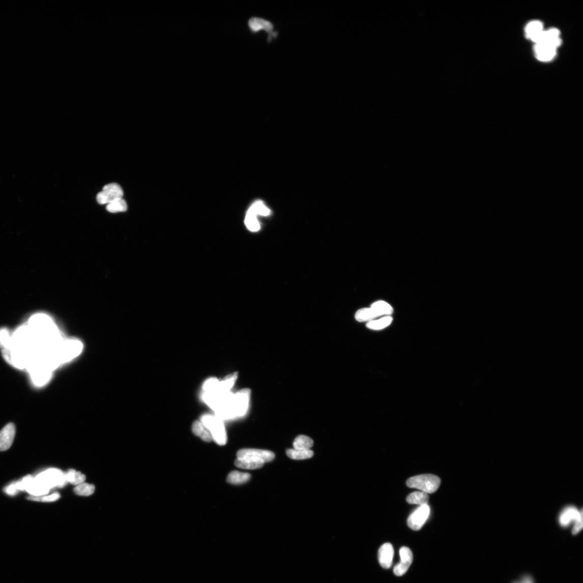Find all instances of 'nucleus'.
Returning <instances> with one entry per match:
<instances>
[{
  "label": "nucleus",
  "instance_id": "f257e3e1",
  "mask_svg": "<svg viewBox=\"0 0 583 583\" xmlns=\"http://www.w3.org/2000/svg\"><path fill=\"white\" fill-rule=\"evenodd\" d=\"M275 457L272 452L257 449H243L237 452L235 464L243 470H257Z\"/></svg>",
  "mask_w": 583,
  "mask_h": 583
},
{
  "label": "nucleus",
  "instance_id": "f03ea898",
  "mask_svg": "<svg viewBox=\"0 0 583 583\" xmlns=\"http://www.w3.org/2000/svg\"><path fill=\"white\" fill-rule=\"evenodd\" d=\"M203 425L209 430L215 443L220 446L225 445L227 436L222 420L210 415H203L200 419Z\"/></svg>",
  "mask_w": 583,
  "mask_h": 583
},
{
  "label": "nucleus",
  "instance_id": "7ed1b4c3",
  "mask_svg": "<svg viewBox=\"0 0 583 583\" xmlns=\"http://www.w3.org/2000/svg\"><path fill=\"white\" fill-rule=\"evenodd\" d=\"M409 487L415 488L427 493L435 492L439 488L441 480L431 474H423L412 477L406 482Z\"/></svg>",
  "mask_w": 583,
  "mask_h": 583
},
{
  "label": "nucleus",
  "instance_id": "20e7f679",
  "mask_svg": "<svg viewBox=\"0 0 583 583\" xmlns=\"http://www.w3.org/2000/svg\"><path fill=\"white\" fill-rule=\"evenodd\" d=\"M83 349L81 341L77 339H65L61 348L62 364L70 363L80 355Z\"/></svg>",
  "mask_w": 583,
  "mask_h": 583
},
{
  "label": "nucleus",
  "instance_id": "39448f33",
  "mask_svg": "<svg viewBox=\"0 0 583 583\" xmlns=\"http://www.w3.org/2000/svg\"><path fill=\"white\" fill-rule=\"evenodd\" d=\"M52 370L38 359L31 364V376L34 384L41 386L46 384L51 378Z\"/></svg>",
  "mask_w": 583,
  "mask_h": 583
},
{
  "label": "nucleus",
  "instance_id": "423d86ee",
  "mask_svg": "<svg viewBox=\"0 0 583 583\" xmlns=\"http://www.w3.org/2000/svg\"><path fill=\"white\" fill-rule=\"evenodd\" d=\"M123 191L117 183H110L105 185L102 191L97 194L96 200L100 205H108L111 201L123 198Z\"/></svg>",
  "mask_w": 583,
  "mask_h": 583
},
{
  "label": "nucleus",
  "instance_id": "0eeeda50",
  "mask_svg": "<svg viewBox=\"0 0 583 583\" xmlns=\"http://www.w3.org/2000/svg\"><path fill=\"white\" fill-rule=\"evenodd\" d=\"M430 515L428 505L420 506L410 516L407 520L409 527L413 531H419L426 523Z\"/></svg>",
  "mask_w": 583,
  "mask_h": 583
},
{
  "label": "nucleus",
  "instance_id": "6e6552de",
  "mask_svg": "<svg viewBox=\"0 0 583 583\" xmlns=\"http://www.w3.org/2000/svg\"><path fill=\"white\" fill-rule=\"evenodd\" d=\"M248 25L250 31L254 33H258L260 31H264L269 34L268 41L271 42L273 39L277 38L278 33L275 32L273 24L269 21L261 18V17H251L248 22Z\"/></svg>",
  "mask_w": 583,
  "mask_h": 583
},
{
  "label": "nucleus",
  "instance_id": "1a4fd4ad",
  "mask_svg": "<svg viewBox=\"0 0 583 583\" xmlns=\"http://www.w3.org/2000/svg\"><path fill=\"white\" fill-rule=\"evenodd\" d=\"M251 391L245 388L238 392L234 397V407L237 417L244 416L248 410L250 400Z\"/></svg>",
  "mask_w": 583,
  "mask_h": 583
},
{
  "label": "nucleus",
  "instance_id": "9d476101",
  "mask_svg": "<svg viewBox=\"0 0 583 583\" xmlns=\"http://www.w3.org/2000/svg\"><path fill=\"white\" fill-rule=\"evenodd\" d=\"M401 561L394 569V573L397 576H401L410 568L413 560L412 551L407 547H402L400 550Z\"/></svg>",
  "mask_w": 583,
  "mask_h": 583
},
{
  "label": "nucleus",
  "instance_id": "9b49d317",
  "mask_svg": "<svg viewBox=\"0 0 583 583\" xmlns=\"http://www.w3.org/2000/svg\"><path fill=\"white\" fill-rule=\"evenodd\" d=\"M15 427L13 423L7 425L0 431V452H4L12 446L15 435Z\"/></svg>",
  "mask_w": 583,
  "mask_h": 583
},
{
  "label": "nucleus",
  "instance_id": "f8f14e48",
  "mask_svg": "<svg viewBox=\"0 0 583 583\" xmlns=\"http://www.w3.org/2000/svg\"><path fill=\"white\" fill-rule=\"evenodd\" d=\"M582 518V511H580L575 507H569L565 509L562 512L559 522L563 527H567L571 523H575L577 520Z\"/></svg>",
  "mask_w": 583,
  "mask_h": 583
},
{
  "label": "nucleus",
  "instance_id": "ddd939ff",
  "mask_svg": "<svg viewBox=\"0 0 583 583\" xmlns=\"http://www.w3.org/2000/svg\"><path fill=\"white\" fill-rule=\"evenodd\" d=\"M534 51L536 58L543 62L552 60L557 54V49L544 43H536Z\"/></svg>",
  "mask_w": 583,
  "mask_h": 583
},
{
  "label": "nucleus",
  "instance_id": "4468645a",
  "mask_svg": "<svg viewBox=\"0 0 583 583\" xmlns=\"http://www.w3.org/2000/svg\"><path fill=\"white\" fill-rule=\"evenodd\" d=\"M394 549L391 543H385L380 548L378 559L381 566L384 569L390 568L393 563Z\"/></svg>",
  "mask_w": 583,
  "mask_h": 583
},
{
  "label": "nucleus",
  "instance_id": "2eb2a0df",
  "mask_svg": "<svg viewBox=\"0 0 583 583\" xmlns=\"http://www.w3.org/2000/svg\"><path fill=\"white\" fill-rule=\"evenodd\" d=\"M544 31L543 23L538 20L528 23L525 29L527 38L532 40L535 44L540 41Z\"/></svg>",
  "mask_w": 583,
  "mask_h": 583
},
{
  "label": "nucleus",
  "instance_id": "dca6fc26",
  "mask_svg": "<svg viewBox=\"0 0 583 583\" xmlns=\"http://www.w3.org/2000/svg\"><path fill=\"white\" fill-rule=\"evenodd\" d=\"M192 430L194 435L199 437L207 443H210L213 441L210 432L201 421H194L192 426Z\"/></svg>",
  "mask_w": 583,
  "mask_h": 583
},
{
  "label": "nucleus",
  "instance_id": "f3484780",
  "mask_svg": "<svg viewBox=\"0 0 583 583\" xmlns=\"http://www.w3.org/2000/svg\"><path fill=\"white\" fill-rule=\"evenodd\" d=\"M375 311L378 316L386 315L390 316L393 313L392 306L388 303L380 300L374 303L370 306Z\"/></svg>",
  "mask_w": 583,
  "mask_h": 583
},
{
  "label": "nucleus",
  "instance_id": "a211bd4d",
  "mask_svg": "<svg viewBox=\"0 0 583 583\" xmlns=\"http://www.w3.org/2000/svg\"><path fill=\"white\" fill-rule=\"evenodd\" d=\"M429 496L428 493L423 491L413 492L409 494L406 501L412 505L423 506L428 505Z\"/></svg>",
  "mask_w": 583,
  "mask_h": 583
},
{
  "label": "nucleus",
  "instance_id": "6ab92c4d",
  "mask_svg": "<svg viewBox=\"0 0 583 583\" xmlns=\"http://www.w3.org/2000/svg\"><path fill=\"white\" fill-rule=\"evenodd\" d=\"M251 478V476L249 473L233 471L228 474L226 481L232 484H241L249 481Z\"/></svg>",
  "mask_w": 583,
  "mask_h": 583
},
{
  "label": "nucleus",
  "instance_id": "aec40b11",
  "mask_svg": "<svg viewBox=\"0 0 583 583\" xmlns=\"http://www.w3.org/2000/svg\"><path fill=\"white\" fill-rule=\"evenodd\" d=\"M393 322V317L391 316H385L381 319L373 320L368 322L366 326L370 330L378 331L384 329L390 326Z\"/></svg>",
  "mask_w": 583,
  "mask_h": 583
},
{
  "label": "nucleus",
  "instance_id": "412c9836",
  "mask_svg": "<svg viewBox=\"0 0 583 583\" xmlns=\"http://www.w3.org/2000/svg\"><path fill=\"white\" fill-rule=\"evenodd\" d=\"M378 317L371 307L360 309L356 313L355 317L359 322H369Z\"/></svg>",
  "mask_w": 583,
  "mask_h": 583
},
{
  "label": "nucleus",
  "instance_id": "4be33fe9",
  "mask_svg": "<svg viewBox=\"0 0 583 583\" xmlns=\"http://www.w3.org/2000/svg\"><path fill=\"white\" fill-rule=\"evenodd\" d=\"M286 454L288 457L293 460H302L311 458L314 452L312 450H297L295 449H287Z\"/></svg>",
  "mask_w": 583,
  "mask_h": 583
},
{
  "label": "nucleus",
  "instance_id": "5701e85b",
  "mask_svg": "<svg viewBox=\"0 0 583 583\" xmlns=\"http://www.w3.org/2000/svg\"><path fill=\"white\" fill-rule=\"evenodd\" d=\"M238 376V372H235L225 377L219 383V392L227 393L230 392L231 389L234 386Z\"/></svg>",
  "mask_w": 583,
  "mask_h": 583
},
{
  "label": "nucleus",
  "instance_id": "b1692460",
  "mask_svg": "<svg viewBox=\"0 0 583 583\" xmlns=\"http://www.w3.org/2000/svg\"><path fill=\"white\" fill-rule=\"evenodd\" d=\"M257 216L250 209L247 212L245 223L247 228L252 232H257L260 228Z\"/></svg>",
  "mask_w": 583,
  "mask_h": 583
},
{
  "label": "nucleus",
  "instance_id": "393cba45",
  "mask_svg": "<svg viewBox=\"0 0 583 583\" xmlns=\"http://www.w3.org/2000/svg\"><path fill=\"white\" fill-rule=\"evenodd\" d=\"M314 444L313 441L306 435H299L295 440L294 448L297 450H310Z\"/></svg>",
  "mask_w": 583,
  "mask_h": 583
},
{
  "label": "nucleus",
  "instance_id": "a878e982",
  "mask_svg": "<svg viewBox=\"0 0 583 583\" xmlns=\"http://www.w3.org/2000/svg\"><path fill=\"white\" fill-rule=\"evenodd\" d=\"M106 209L109 213H117L126 211L128 209V206L126 201L121 198L109 203Z\"/></svg>",
  "mask_w": 583,
  "mask_h": 583
},
{
  "label": "nucleus",
  "instance_id": "bb28decb",
  "mask_svg": "<svg viewBox=\"0 0 583 583\" xmlns=\"http://www.w3.org/2000/svg\"><path fill=\"white\" fill-rule=\"evenodd\" d=\"M85 476L80 472H77L74 470H70L65 475L67 482L72 484L79 485L83 483L85 480Z\"/></svg>",
  "mask_w": 583,
  "mask_h": 583
},
{
  "label": "nucleus",
  "instance_id": "cd10ccee",
  "mask_svg": "<svg viewBox=\"0 0 583 583\" xmlns=\"http://www.w3.org/2000/svg\"><path fill=\"white\" fill-rule=\"evenodd\" d=\"M250 209L257 215L268 216L271 213L270 210L264 205V202L261 200L254 202Z\"/></svg>",
  "mask_w": 583,
  "mask_h": 583
},
{
  "label": "nucleus",
  "instance_id": "c85d7f7f",
  "mask_svg": "<svg viewBox=\"0 0 583 583\" xmlns=\"http://www.w3.org/2000/svg\"><path fill=\"white\" fill-rule=\"evenodd\" d=\"M95 489V486L93 484L82 483L77 486L74 491L78 495L88 497L92 495Z\"/></svg>",
  "mask_w": 583,
  "mask_h": 583
},
{
  "label": "nucleus",
  "instance_id": "c756f323",
  "mask_svg": "<svg viewBox=\"0 0 583 583\" xmlns=\"http://www.w3.org/2000/svg\"><path fill=\"white\" fill-rule=\"evenodd\" d=\"M220 382L216 377H211L203 385V390L205 393H214L219 391Z\"/></svg>",
  "mask_w": 583,
  "mask_h": 583
},
{
  "label": "nucleus",
  "instance_id": "7c9ffc66",
  "mask_svg": "<svg viewBox=\"0 0 583 583\" xmlns=\"http://www.w3.org/2000/svg\"><path fill=\"white\" fill-rule=\"evenodd\" d=\"M60 498V494L59 493H54V494H51V495H49L48 497H42V498H39V497L33 498L32 499H30L33 500V501H41V502H53V501H57Z\"/></svg>",
  "mask_w": 583,
  "mask_h": 583
},
{
  "label": "nucleus",
  "instance_id": "2f4dec72",
  "mask_svg": "<svg viewBox=\"0 0 583 583\" xmlns=\"http://www.w3.org/2000/svg\"><path fill=\"white\" fill-rule=\"evenodd\" d=\"M583 527L582 518L577 520V522L574 524L573 528L572 530V533L573 535H576L581 531Z\"/></svg>",
  "mask_w": 583,
  "mask_h": 583
},
{
  "label": "nucleus",
  "instance_id": "473e14b6",
  "mask_svg": "<svg viewBox=\"0 0 583 583\" xmlns=\"http://www.w3.org/2000/svg\"><path fill=\"white\" fill-rule=\"evenodd\" d=\"M5 491L10 495L13 496L18 492V489H17L15 483H13L5 488Z\"/></svg>",
  "mask_w": 583,
  "mask_h": 583
},
{
  "label": "nucleus",
  "instance_id": "72a5a7b5",
  "mask_svg": "<svg viewBox=\"0 0 583 583\" xmlns=\"http://www.w3.org/2000/svg\"><path fill=\"white\" fill-rule=\"evenodd\" d=\"M520 583H535L534 579L530 576H525L519 581Z\"/></svg>",
  "mask_w": 583,
  "mask_h": 583
},
{
  "label": "nucleus",
  "instance_id": "f704fd0d",
  "mask_svg": "<svg viewBox=\"0 0 583 583\" xmlns=\"http://www.w3.org/2000/svg\"><path fill=\"white\" fill-rule=\"evenodd\" d=\"M514 583H520V582H515Z\"/></svg>",
  "mask_w": 583,
  "mask_h": 583
}]
</instances>
